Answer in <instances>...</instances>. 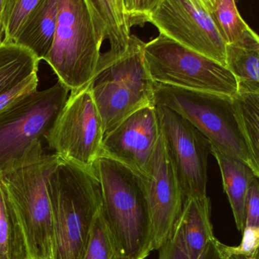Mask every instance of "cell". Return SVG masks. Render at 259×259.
Segmentation results:
<instances>
[{
  "label": "cell",
  "instance_id": "cell-24",
  "mask_svg": "<svg viewBox=\"0 0 259 259\" xmlns=\"http://www.w3.org/2000/svg\"><path fill=\"white\" fill-rule=\"evenodd\" d=\"M41 0H6L3 13V42H12L29 14Z\"/></svg>",
  "mask_w": 259,
  "mask_h": 259
},
{
  "label": "cell",
  "instance_id": "cell-6",
  "mask_svg": "<svg viewBox=\"0 0 259 259\" xmlns=\"http://www.w3.org/2000/svg\"><path fill=\"white\" fill-rule=\"evenodd\" d=\"M144 45L145 42L131 34L125 53L89 83L104 135L136 111L155 106V82L144 62Z\"/></svg>",
  "mask_w": 259,
  "mask_h": 259
},
{
  "label": "cell",
  "instance_id": "cell-13",
  "mask_svg": "<svg viewBox=\"0 0 259 259\" xmlns=\"http://www.w3.org/2000/svg\"><path fill=\"white\" fill-rule=\"evenodd\" d=\"M161 136L155 106L139 109L105 134L101 155L144 178Z\"/></svg>",
  "mask_w": 259,
  "mask_h": 259
},
{
  "label": "cell",
  "instance_id": "cell-23",
  "mask_svg": "<svg viewBox=\"0 0 259 259\" xmlns=\"http://www.w3.org/2000/svg\"><path fill=\"white\" fill-rule=\"evenodd\" d=\"M83 259H123L113 240L103 212H99Z\"/></svg>",
  "mask_w": 259,
  "mask_h": 259
},
{
  "label": "cell",
  "instance_id": "cell-4",
  "mask_svg": "<svg viewBox=\"0 0 259 259\" xmlns=\"http://www.w3.org/2000/svg\"><path fill=\"white\" fill-rule=\"evenodd\" d=\"M105 40L104 27L88 0H59L53 44L44 60L75 92L108 66L102 52Z\"/></svg>",
  "mask_w": 259,
  "mask_h": 259
},
{
  "label": "cell",
  "instance_id": "cell-35",
  "mask_svg": "<svg viewBox=\"0 0 259 259\" xmlns=\"http://www.w3.org/2000/svg\"><path fill=\"white\" fill-rule=\"evenodd\" d=\"M248 259H258V256L248 257Z\"/></svg>",
  "mask_w": 259,
  "mask_h": 259
},
{
  "label": "cell",
  "instance_id": "cell-33",
  "mask_svg": "<svg viewBox=\"0 0 259 259\" xmlns=\"http://www.w3.org/2000/svg\"><path fill=\"white\" fill-rule=\"evenodd\" d=\"M123 6H124L125 11H126V15L129 18V11L131 9V4H132V0H123Z\"/></svg>",
  "mask_w": 259,
  "mask_h": 259
},
{
  "label": "cell",
  "instance_id": "cell-17",
  "mask_svg": "<svg viewBox=\"0 0 259 259\" xmlns=\"http://www.w3.org/2000/svg\"><path fill=\"white\" fill-rule=\"evenodd\" d=\"M226 66L237 80V94H259V37L226 44Z\"/></svg>",
  "mask_w": 259,
  "mask_h": 259
},
{
  "label": "cell",
  "instance_id": "cell-22",
  "mask_svg": "<svg viewBox=\"0 0 259 259\" xmlns=\"http://www.w3.org/2000/svg\"><path fill=\"white\" fill-rule=\"evenodd\" d=\"M233 99L243 134L259 161V94H237Z\"/></svg>",
  "mask_w": 259,
  "mask_h": 259
},
{
  "label": "cell",
  "instance_id": "cell-1",
  "mask_svg": "<svg viewBox=\"0 0 259 259\" xmlns=\"http://www.w3.org/2000/svg\"><path fill=\"white\" fill-rule=\"evenodd\" d=\"M53 259H83L102 208L101 187L92 170L61 158L48 179Z\"/></svg>",
  "mask_w": 259,
  "mask_h": 259
},
{
  "label": "cell",
  "instance_id": "cell-18",
  "mask_svg": "<svg viewBox=\"0 0 259 259\" xmlns=\"http://www.w3.org/2000/svg\"><path fill=\"white\" fill-rule=\"evenodd\" d=\"M104 27L109 51L121 55L127 50L131 27L123 0H88Z\"/></svg>",
  "mask_w": 259,
  "mask_h": 259
},
{
  "label": "cell",
  "instance_id": "cell-14",
  "mask_svg": "<svg viewBox=\"0 0 259 259\" xmlns=\"http://www.w3.org/2000/svg\"><path fill=\"white\" fill-rule=\"evenodd\" d=\"M59 0H41L31 11L12 42L30 50L38 60L45 59L57 25Z\"/></svg>",
  "mask_w": 259,
  "mask_h": 259
},
{
  "label": "cell",
  "instance_id": "cell-30",
  "mask_svg": "<svg viewBox=\"0 0 259 259\" xmlns=\"http://www.w3.org/2000/svg\"><path fill=\"white\" fill-rule=\"evenodd\" d=\"M216 242L217 238L215 237L196 259H229L222 255L217 248Z\"/></svg>",
  "mask_w": 259,
  "mask_h": 259
},
{
  "label": "cell",
  "instance_id": "cell-16",
  "mask_svg": "<svg viewBox=\"0 0 259 259\" xmlns=\"http://www.w3.org/2000/svg\"><path fill=\"white\" fill-rule=\"evenodd\" d=\"M179 222L189 255L191 259H196L215 238L211 221V201L208 196L186 199Z\"/></svg>",
  "mask_w": 259,
  "mask_h": 259
},
{
  "label": "cell",
  "instance_id": "cell-2",
  "mask_svg": "<svg viewBox=\"0 0 259 259\" xmlns=\"http://www.w3.org/2000/svg\"><path fill=\"white\" fill-rule=\"evenodd\" d=\"M91 170L100 182L103 215L120 256L145 259L153 251V234L142 178L103 155Z\"/></svg>",
  "mask_w": 259,
  "mask_h": 259
},
{
  "label": "cell",
  "instance_id": "cell-8",
  "mask_svg": "<svg viewBox=\"0 0 259 259\" xmlns=\"http://www.w3.org/2000/svg\"><path fill=\"white\" fill-rule=\"evenodd\" d=\"M61 81L33 91L0 112V173L23 156L53 126L68 98Z\"/></svg>",
  "mask_w": 259,
  "mask_h": 259
},
{
  "label": "cell",
  "instance_id": "cell-28",
  "mask_svg": "<svg viewBox=\"0 0 259 259\" xmlns=\"http://www.w3.org/2000/svg\"><path fill=\"white\" fill-rule=\"evenodd\" d=\"M255 177L249 186L246 202V221L244 227L259 228V183Z\"/></svg>",
  "mask_w": 259,
  "mask_h": 259
},
{
  "label": "cell",
  "instance_id": "cell-29",
  "mask_svg": "<svg viewBox=\"0 0 259 259\" xmlns=\"http://www.w3.org/2000/svg\"><path fill=\"white\" fill-rule=\"evenodd\" d=\"M164 0H132L129 13L130 27L146 23L147 17Z\"/></svg>",
  "mask_w": 259,
  "mask_h": 259
},
{
  "label": "cell",
  "instance_id": "cell-26",
  "mask_svg": "<svg viewBox=\"0 0 259 259\" xmlns=\"http://www.w3.org/2000/svg\"><path fill=\"white\" fill-rule=\"evenodd\" d=\"M158 259H191L187 252L180 222H178L171 237L159 248Z\"/></svg>",
  "mask_w": 259,
  "mask_h": 259
},
{
  "label": "cell",
  "instance_id": "cell-34",
  "mask_svg": "<svg viewBox=\"0 0 259 259\" xmlns=\"http://www.w3.org/2000/svg\"><path fill=\"white\" fill-rule=\"evenodd\" d=\"M229 259H248V257L243 255H232L229 257Z\"/></svg>",
  "mask_w": 259,
  "mask_h": 259
},
{
  "label": "cell",
  "instance_id": "cell-15",
  "mask_svg": "<svg viewBox=\"0 0 259 259\" xmlns=\"http://www.w3.org/2000/svg\"><path fill=\"white\" fill-rule=\"evenodd\" d=\"M211 154L215 157L221 172L224 189L229 199L236 225L243 231L246 221V202L251 182L258 177L247 164L211 146Z\"/></svg>",
  "mask_w": 259,
  "mask_h": 259
},
{
  "label": "cell",
  "instance_id": "cell-36",
  "mask_svg": "<svg viewBox=\"0 0 259 259\" xmlns=\"http://www.w3.org/2000/svg\"><path fill=\"white\" fill-rule=\"evenodd\" d=\"M40 259V258H39Z\"/></svg>",
  "mask_w": 259,
  "mask_h": 259
},
{
  "label": "cell",
  "instance_id": "cell-27",
  "mask_svg": "<svg viewBox=\"0 0 259 259\" xmlns=\"http://www.w3.org/2000/svg\"><path fill=\"white\" fill-rule=\"evenodd\" d=\"M38 81V73H35L0 94V112L24 96L36 91Z\"/></svg>",
  "mask_w": 259,
  "mask_h": 259
},
{
  "label": "cell",
  "instance_id": "cell-9",
  "mask_svg": "<svg viewBox=\"0 0 259 259\" xmlns=\"http://www.w3.org/2000/svg\"><path fill=\"white\" fill-rule=\"evenodd\" d=\"M103 137V123L88 84L71 92L44 138L62 159L91 170L101 155Z\"/></svg>",
  "mask_w": 259,
  "mask_h": 259
},
{
  "label": "cell",
  "instance_id": "cell-10",
  "mask_svg": "<svg viewBox=\"0 0 259 259\" xmlns=\"http://www.w3.org/2000/svg\"><path fill=\"white\" fill-rule=\"evenodd\" d=\"M161 135L186 199L206 196L211 143L170 108L155 106Z\"/></svg>",
  "mask_w": 259,
  "mask_h": 259
},
{
  "label": "cell",
  "instance_id": "cell-5",
  "mask_svg": "<svg viewBox=\"0 0 259 259\" xmlns=\"http://www.w3.org/2000/svg\"><path fill=\"white\" fill-rule=\"evenodd\" d=\"M155 105L182 115L209 140L211 146L244 161L259 176V161L243 134L233 97L155 82Z\"/></svg>",
  "mask_w": 259,
  "mask_h": 259
},
{
  "label": "cell",
  "instance_id": "cell-31",
  "mask_svg": "<svg viewBox=\"0 0 259 259\" xmlns=\"http://www.w3.org/2000/svg\"><path fill=\"white\" fill-rule=\"evenodd\" d=\"M191 1L211 15L218 0H191Z\"/></svg>",
  "mask_w": 259,
  "mask_h": 259
},
{
  "label": "cell",
  "instance_id": "cell-21",
  "mask_svg": "<svg viewBox=\"0 0 259 259\" xmlns=\"http://www.w3.org/2000/svg\"><path fill=\"white\" fill-rule=\"evenodd\" d=\"M211 15L226 44L258 36L242 18L235 0H218Z\"/></svg>",
  "mask_w": 259,
  "mask_h": 259
},
{
  "label": "cell",
  "instance_id": "cell-20",
  "mask_svg": "<svg viewBox=\"0 0 259 259\" xmlns=\"http://www.w3.org/2000/svg\"><path fill=\"white\" fill-rule=\"evenodd\" d=\"M40 61L33 53L14 42L0 44V94L38 73Z\"/></svg>",
  "mask_w": 259,
  "mask_h": 259
},
{
  "label": "cell",
  "instance_id": "cell-19",
  "mask_svg": "<svg viewBox=\"0 0 259 259\" xmlns=\"http://www.w3.org/2000/svg\"><path fill=\"white\" fill-rule=\"evenodd\" d=\"M0 259H30L25 234L1 180Z\"/></svg>",
  "mask_w": 259,
  "mask_h": 259
},
{
  "label": "cell",
  "instance_id": "cell-11",
  "mask_svg": "<svg viewBox=\"0 0 259 259\" xmlns=\"http://www.w3.org/2000/svg\"><path fill=\"white\" fill-rule=\"evenodd\" d=\"M146 22L161 34L226 66L225 39L211 15L191 0H164Z\"/></svg>",
  "mask_w": 259,
  "mask_h": 259
},
{
  "label": "cell",
  "instance_id": "cell-32",
  "mask_svg": "<svg viewBox=\"0 0 259 259\" xmlns=\"http://www.w3.org/2000/svg\"><path fill=\"white\" fill-rule=\"evenodd\" d=\"M6 0H0V44L3 42L4 32L3 28V13Z\"/></svg>",
  "mask_w": 259,
  "mask_h": 259
},
{
  "label": "cell",
  "instance_id": "cell-25",
  "mask_svg": "<svg viewBox=\"0 0 259 259\" xmlns=\"http://www.w3.org/2000/svg\"><path fill=\"white\" fill-rule=\"evenodd\" d=\"M243 240L237 246H230L220 243L217 239V246L222 255L227 258L232 255H243L245 256H258L259 228L244 227Z\"/></svg>",
  "mask_w": 259,
  "mask_h": 259
},
{
  "label": "cell",
  "instance_id": "cell-12",
  "mask_svg": "<svg viewBox=\"0 0 259 259\" xmlns=\"http://www.w3.org/2000/svg\"><path fill=\"white\" fill-rule=\"evenodd\" d=\"M141 178L152 219L153 251L158 250L173 234L186 201L161 133Z\"/></svg>",
  "mask_w": 259,
  "mask_h": 259
},
{
  "label": "cell",
  "instance_id": "cell-3",
  "mask_svg": "<svg viewBox=\"0 0 259 259\" xmlns=\"http://www.w3.org/2000/svg\"><path fill=\"white\" fill-rule=\"evenodd\" d=\"M61 158L44 153L36 140L0 173L25 234L30 259H53V222L48 179Z\"/></svg>",
  "mask_w": 259,
  "mask_h": 259
},
{
  "label": "cell",
  "instance_id": "cell-7",
  "mask_svg": "<svg viewBox=\"0 0 259 259\" xmlns=\"http://www.w3.org/2000/svg\"><path fill=\"white\" fill-rule=\"evenodd\" d=\"M144 58L155 83L230 97L237 94V80L226 66L161 33L145 44Z\"/></svg>",
  "mask_w": 259,
  "mask_h": 259
}]
</instances>
